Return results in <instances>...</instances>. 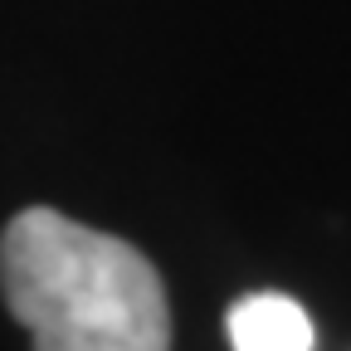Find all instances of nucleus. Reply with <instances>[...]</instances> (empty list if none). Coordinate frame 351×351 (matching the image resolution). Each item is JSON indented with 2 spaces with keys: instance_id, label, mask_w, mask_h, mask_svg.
I'll return each instance as SVG.
<instances>
[{
  "instance_id": "obj_1",
  "label": "nucleus",
  "mask_w": 351,
  "mask_h": 351,
  "mask_svg": "<svg viewBox=\"0 0 351 351\" xmlns=\"http://www.w3.org/2000/svg\"><path fill=\"white\" fill-rule=\"evenodd\" d=\"M0 293L34 351H171L152 258L49 205L20 210L0 234Z\"/></svg>"
},
{
  "instance_id": "obj_2",
  "label": "nucleus",
  "mask_w": 351,
  "mask_h": 351,
  "mask_svg": "<svg viewBox=\"0 0 351 351\" xmlns=\"http://www.w3.org/2000/svg\"><path fill=\"white\" fill-rule=\"evenodd\" d=\"M230 346L234 351H313V317L288 293H249L230 307Z\"/></svg>"
}]
</instances>
